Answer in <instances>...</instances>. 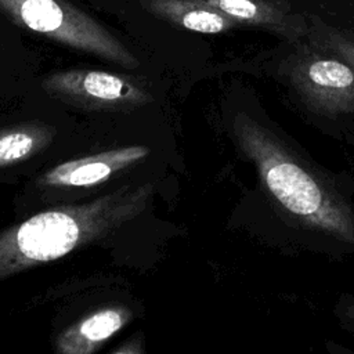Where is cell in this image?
Masks as SVG:
<instances>
[{"mask_svg": "<svg viewBox=\"0 0 354 354\" xmlns=\"http://www.w3.org/2000/svg\"><path fill=\"white\" fill-rule=\"evenodd\" d=\"M230 127L277 216L310 236L314 250L354 254V201L343 180L315 163L259 104L234 111Z\"/></svg>", "mask_w": 354, "mask_h": 354, "instance_id": "6da1fadb", "label": "cell"}, {"mask_svg": "<svg viewBox=\"0 0 354 354\" xmlns=\"http://www.w3.org/2000/svg\"><path fill=\"white\" fill-rule=\"evenodd\" d=\"M152 183L123 185L93 201L40 212L0 232V281L115 234L149 205Z\"/></svg>", "mask_w": 354, "mask_h": 354, "instance_id": "7a4b0ae2", "label": "cell"}, {"mask_svg": "<svg viewBox=\"0 0 354 354\" xmlns=\"http://www.w3.org/2000/svg\"><path fill=\"white\" fill-rule=\"evenodd\" d=\"M264 71L290 106L321 133L354 141V66L306 37L281 41Z\"/></svg>", "mask_w": 354, "mask_h": 354, "instance_id": "3957f363", "label": "cell"}, {"mask_svg": "<svg viewBox=\"0 0 354 354\" xmlns=\"http://www.w3.org/2000/svg\"><path fill=\"white\" fill-rule=\"evenodd\" d=\"M12 24L69 48L134 69L138 58L106 26L66 0H0Z\"/></svg>", "mask_w": 354, "mask_h": 354, "instance_id": "277c9868", "label": "cell"}, {"mask_svg": "<svg viewBox=\"0 0 354 354\" xmlns=\"http://www.w3.org/2000/svg\"><path fill=\"white\" fill-rule=\"evenodd\" d=\"M41 87L53 98L90 111L126 112L153 100L149 90L131 76L84 68L51 73Z\"/></svg>", "mask_w": 354, "mask_h": 354, "instance_id": "5b68a950", "label": "cell"}, {"mask_svg": "<svg viewBox=\"0 0 354 354\" xmlns=\"http://www.w3.org/2000/svg\"><path fill=\"white\" fill-rule=\"evenodd\" d=\"M252 28L277 36L281 41H296L307 36V15L289 0H194Z\"/></svg>", "mask_w": 354, "mask_h": 354, "instance_id": "8992f818", "label": "cell"}, {"mask_svg": "<svg viewBox=\"0 0 354 354\" xmlns=\"http://www.w3.org/2000/svg\"><path fill=\"white\" fill-rule=\"evenodd\" d=\"M148 153V147L131 145L72 159L46 171L40 183L47 187L90 188L109 180L118 171L138 163Z\"/></svg>", "mask_w": 354, "mask_h": 354, "instance_id": "52a82bcc", "label": "cell"}, {"mask_svg": "<svg viewBox=\"0 0 354 354\" xmlns=\"http://www.w3.org/2000/svg\"><path fill=\"white\" fill-rule=\"evenodd\" d=\"M131 319L126 307H105L66 328L55 342L58 353L90 354Z\"/></svg>", "mask_w": 354, "mask_h": 354, "instance_id": "ba28073f", "label": "cell"}, {"mask_svg": "<svg viewBox=\"0 0 354 354\" xmlns=\"http://www.w3.org/2000/svg\"><path fill=\"white\" fill-rule=\"evenodd\" d=\"M140 6L162 21L198 33L216 35L242 28L235 19L194 0H140Z\"/></svg>", "mask_w": 354, "mask_h": 354, "instance_id": "9c48e42d", "label": "cell"}, {"mask_svg": "<svg viewBox=\"0 0 354 354\" xmlns=\"http://www.w3.org/2000/svg\"><path fill=\"white\" fill-rule=\"evenodd\" d=\"M54 136L53 127L37 123L0 129V167L14 166L35 156L53 141Z\"/></svg>", "mask_w": 354, "mask_h": 354, "instance_id": "30bf717a", "label": "cell"}, {"mask_svg": "<svg viewBox=\"0 0 354 354\" xmlns=\"http://www.w3.org/2000/svg\"><path fill=\"white\" fill-rule=\"evenodd\" d=\"M306 15L308 22L307 39L354 66V21L326 19L315 14Z\"/></svg>", "mask_w": 354, "mask_h": 354, "instance_id": "8fae6325", "label": "cell"}, {"mask_svg": "<svg viewBox=\"0 0 354 354\" xmlns=\"http://www.w3.org/2000/svg\"><path fill=\"white\" fill-rule=\"evenodd\" d=\"M304 14L326 19L354 21V0H289Z\"/></svg>", "mask_w": 354, "mask_h": 354, "instance_id": "7c38bea8", "label": "cell"}, {"mask_svg": "<svg viewBox=\"0 0 354 354\" xmlns=\"http://www.w3.org/2000/svg\"><path fill=\"white\" fill-rule=\"evenodd\" d=\"M333 314L340 328L354 336V295L343 293L333 307Z\"/></svg>", "mask_w": 354, "mask_h": 354, "instance_id": "4fadbf2b", "label": "cell"}, {"mask_svg": "<svg viewBox=\"0 0 354 354\" xmlns=\"http://www.w3.org/2000/svg\"><path fill=\"white\" fill-rule=\"evenodd\" d=\"M112 353H116V354H141L144 353V348H142V343L138 342V340H131V342H126L123 346L115 348Z\"/></svg>", "mask_w": 354, "mask_h": 354, "instance_id": "5bb4252c", "label": "cell"}]
</instances>
